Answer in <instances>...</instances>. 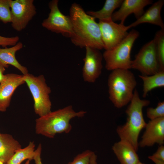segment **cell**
Returning a JSON list of instances; mask_svg holds the SVG:
<instances>
[{"mask_svg": "<svg viewBox=\"0 0 164 164\" xmlns=\"http://www.w3.org/2000/svg\"><path fill=\"white\" fill-rule=\"evenodd\" d=\"M58 0H53L49 3L50 12L48 17L42 23L43 27L67 37H71L72 34V23L69 15H66L60 10Z\"/></svg>", "mask_w": 164, "mask_h": 164, "instance_id": "obj_8", "label": "cell"}, {"mask_svg": "<svg viewBox=\"0 0 164 164\" xmlns=\"http://www.w3.org/2000/svg\"><path fill=\"white\" fill-rule=\"evenodd\" d=\"M19 40L18 36L12 37H5L0 36V48H6L8 46H14L15 45Z\"/></svg>", "mask_w": 164, "mask_h": 164, "instance_id": "obj_26", "label": "cell"}, {"mask_svg": "<svg viewBox=\"0 0 164 164\" xmlns=\"http://www.w3.org/2000/svg\"><path fill=\"white\" fill-rule=\"evenodd\" d=\"M22 148L19 142L11 135L0 134V161L6 164L18 150Z\"/></svg>", "mask_w": 164, "mask_h": 164, "instance_id": "obj_18", "label": "cell"}, {"mask_svg": "<svg viewBox=\"0 0 164 164\" xmlns=\"http://www.w3.org/2000/svg\"><path fill=\"white\" fill-rule=\"evenodd\" d=\"M42 151V145L39 143L35 151V155L33 159L35 161V164H43L41 158Z\"/></svg>", "mask_w": 164, "mask_h": 164, "instance_id": "obj_27", "label": "cell"}, {"mask_svg": "<svg viewBox=\"0 0 164 164\" xmlns=\"http://www.w3.org/2000/svg\"><path fill=\"white\" fill-rule=\"evenodd\" d=\"M164 4L163 0H159L152 4L136 20L128 26L129 29L141 24L149 23L159 26L164 29V24L162 19L161 12Z\"/></svg>", "mask_w": 164, "mask_h": 164, "instance_id": "obj_15", "label": "cell"}, {"mask_svg": "<svg viewBox=\"0 0 164 164\" xmlns=\"http://www.w3.org/2000/svg\"><path fill=\"white\" fill-rule=\"evenodd\" d=\"M0 164H4L3 163V162H2L0 161Z\"/></svg>", "mask_w": 164, "mask_h": 164, "instance_id": "obj_33", "label": "cell"}, {"mask_svg": "<svg viewBox=\"0 0 164 164\" xmlns=\"http://www.w3.org/2000/svg\"><path fill=\"white\" fill-rule=\"evenodd\" d=\"M85 48L86 55L83 59V77L85 81L94 83L101 73L103 55L99 50L90 47Z\"/></svg>", "mask_w": 164, "mask_h": 164, "instance_id": "obj_11", "label": "cell"}, {"mask_svg": "<svg viewBox=\"0 0 164 164\" xmlns=\"http://www.w3.org/2000/svg\"><path fill=\"white\" fill-rule=\"evenodd\" d=\"M30 160H28L24 164H29Z\"/></svg>", "mask_w": 164, "mask_h": 164, "instance_id": "obj_31", "label": "cell"}, {"mask_svg": "<svg viewBox=\"0 0 164 164\" xmlns=\"http://www.w3.org/2000/svg\"><path fill=\"white\" fill-rule=\"evenodd\" d=\"M112 149L121 164H136L140 161L137 151L126 140H120L114 143Z\"/></svg>", "mask_w": 164, "mask_h": 164, "instance_id": "obj_16", "label": "cell"}, {"mask_svg": "<svg viewBox=\"0 0 164 164\" xmlns=\"http://www.w3.org/2000/svg\"><path fill=\"white\" fill-rule=\"evenodd\" d=\"M25 83L23 75L13 73L5 75L4 79L0 83V112L6 111L15 91Z\"/></svg>", "mask_w": 164, "mask_h": 164, "instance_id": "obj_13", "label": "cell"}, {"mask_svg": "<svg viewBox=\"0 0 164 164\" xmlns=\"http://www.w3.org/2000/svg\"><path fill=\"white\" fill-rule=\"evenodd\" d=\"M86 113L84 111H75L71 105L51 111L36 119V132L50 138H53L57 134L68 133L72 129L71 120L82 117Z\"/></svg>", "mask_w": 164, "mask_h": 164, "instance_id": "obj_3", "label": "cell"}, {"mask_svg": "<svg viewBox=\"0 0 164 164\" xmlns=\"http://www.w3.org/2000/svg\"><path fill=\"white\" fill-rule=\"evenodd\" d=\"M139 35L137 31L132 29L115 47L105 50L102 55L105 61V68L107 70L131 69V52L134 43Z\"/></svg>", "mask_w": 164, "mask_h": 164, "instance_id": "obj_5", "label": "cell"}, {"mask_svg": "<svg viewBox=\"0 0 164 164\" xmlns=\"http://www.w3.org/2000/svg\"><path fill=\"white\" fill-rule=\"evenodd\" d=\"M154 39L160 69L164 70V29L157 31Z\"/></svg>", "mask_w": 164, "mask_h": 164, "instance_id": "obj_22", "label": "cell"}, {"mask_svg": "<svg viewBox=\"0 0 164 164\" xmlns=\"http://www.w3.org/2000/svg\"><path fill=\"white\" fill-rule=\"evenodd\" d=\"M143 83L142 97H145L153 89L164 86V70L160 71L151 75H139Z\"/></svg>", "mask_w": 164, "mask_h": 164, "instance_id": "obj_20", "label": "cell"}, {"mask_svg": "<svg viewBox=\"0 0 164 164\" xmlns=\"http://www.w3.org/2000/svg\"><path fill=\"white\" fill-rule=\"evenodd\" d=\"M156 159L164 161V146L159 145L156 151L152 155Z\"/></svg>", "mask_w": 164, "mask_h": 164, "instance_id": "obj_28", "label": "cell"}, {"mask_svg": "<svg viewBox=\"0 0 164 164\" xmlns=\"http://www.w3.org/2000/svg\"><path fill=\"white\" fill-rule=\"evenodd\" d=\"M5 66L0 63V83L5 78V75L4 73L5 70Z\"/></svg>", "mask_w": 164, "mask_h": 164, "instance_id": "obj_29", "label": "cell"}, {"mask_svg": "<svg viewBox=\"0 0 164 164\" xmlns=\"http://www.w3.org/2000/svg\"><path fill=\"white\" fill-rule=\"evenodd\" d=\"M153 2L152 0H123L119 9L113 13L111 19L114 22L120 21V23L124 24L126 18L132 14L137 19L144 13V8Z\"/></svg>", "mask_w": 164, "mask_h": 164, "instance_id": "obj_14", "label": "cell"}, {"mask_svg": "<svg viewBox=\"0 0 164 164\" xmlns=\"http://www.w3.org/2000/svg\"><path fill=\"white\" fill-rule=\"evenodd\" d=\"M150 103V101L148 100L141 99L138 91L135 89L125 111L127 115L126 121L116 128L117 133L120 140L128 142L137 152L139 147V134L146 124L144 118L142 109Z\"/></svg>", "mask_w": 164, "mask_h": 164, "instance_id": "obj_2", "label": "cell"}, {"mask_svg": "<svg viewBox=\"0 0 164 164\" xmlns=\"http://www.w3.org/2000/svg\"><path fill=\"white\" fill-rule=\"evenodd\" d=\"M123 0H106L103 8L97 11H90L87 13L95 19L99 21L111 19L112 15L114 10L120 7Z\"/></svg>", "mask_w": 164, "mask_h": 164, "instance_id": "obj_19", "label": "cell"}, {"mask_svg": "<svg viewBox=\"0 0 164 164\" xmlns=\"http://www.w3.org/2000/svg\"><path fill=\"white\" fill-rule=\"evenodd\" d=\"M72 23V42L83 48L90 47L99 50L104 49L100 27L95 19L86 12L79 4H72L69 15Z\"/></svg>", "mask_w": 164, "mask_h": 164, "instance_id": "obj_1", "label": "cell"}, {"mask_svg": "<svg viewBox=\"0 0 164 164\" xmlns=\"http://www.w3.org/2000/svg\"><path fill=\"white\" fill-rule=\"evenodd\" d=\"M146 113L147 117L150 120L164 117V101L159 102L155 108H148Z\"/></svg>", "mask_w": 164, "mask_h": 164, "instance_id": "obj_25", "label": "cell"}, {"mask_svg": "<svg viewBox=\"0 0 164 164\" xmlns=\"http://www.w3.org/2000/svg\"><path fill=\"white\" fill-rule=\"evenodd\" d=\"M98 23L105 50H111L120 43L128 35V26L118 24L112 19L99 21Z\"/></svg>", "mask_w": 164, "mask_h": 164, "instance_id": "obj_10", "label": "cell"}, {"mask_svg": "<svg viewBox=\"0 0 164 164\" xmlns=\"http://www.w3.org/2000/svg\"><path fill=\"white\" fill-rule=\"evenodd\" d=\"M35 148L34 142H30L26 147L17 150L6 164H20L26 159H33Z\"/></svg>", "mask_w": 164, "mask_h": 164, "instance_id": "obj_21", "label": "cell"}, {"mask_svg": "<svg viewBox=\"0 0 164 164\" xmlns=\"http://www.w3.org/2000/svg\"><path fill=\"white\" fill-rule=\"evenodd\" d=\"M131 68L139 71L142 75L149 76L161 71L154 39L144 45L132 60Z\"/></svg>", "mask_w": 164, "mask_h": 164, "instance_id": "obj_7", "label": "cell"}, {"mask_svg": "<svg viewBox=\"0 0 164 164\" xmlns=\"http://www.w3.org/2000/svg\"><path fill=\"white\" fill-rule=\"evenodd\" d=\"M137 81L129 69H117L112 70L108 80L109 98L114 106L121 108L130 102Z\"/></svg>", "mask_w": 164, "mask_h": 164, "instance_id": "obj_4", "label": "cell"}, {"mask_svg": "<svg viewBox=\"0 0 164 164\" xmlns=\"http://www.w3.org/2000/svg\"><path fill=\"white\" fill-rule=\"evenodd\" d=\"M97 156L90 150H86L77 155L68 164H97Z\"/></svg>", "mask_w": 164, "mask_h": 164, "instance_id": "obj_23", "label": "cell"}, {"mask_svg": "<svg viewBox=\"0 0 164 164\" xmlns=\"http://www.w3.org/2000/svg\"><path fill=\"white\" fill-rule=\"evenodd\" d=\"M23 44L21 42H18L15 45L10 48H0V63L5 67L8 68L9 65H11L19 70L23 75L28 73L27 68L21 64L15 57L16 52L21 49Z\"/></svg>", "mask_w": 164, "mask_h": 164, "instance_id": "obj_17", "label": "cell"}, {"mask_svg": "<svg viewBox=\"0 0 164 164\" xmlns=\"http://www.w3.org/2000/svg\"><path fill=\"white\" fill-rule=\"evenodd\" d=\"M11 0H0V21L6 24L11 22Z\"/></svg>", "mask_w": 164, "mask_h": 164, "instance_id": "obj_24", "label": "cell"}, {"mask_svg": "<svg viewBox=\"0 0 164 164\" xmlns=\"http://www.w3.org/2000/svg\"><path fill=\"white\" fill-rule=\"evenodd\" d=\"M23 75V79L32 95L36 114L40 117L51 112L52 104L49 97L51 90L46 84L44 76H35L29 73Z\"/></svg>", "mask_w": 164, "mask_h": 164, "instance_id": "obj_6", "label": "cell"}, {"mask_svg": "<svg viewBox=\"0 0 164 164\" xmlns=\"http://www.w3.org/2000/svg\"><path fill=\"white\" fill-rule=\"evenodd\" d=\"M0 134H1V133H0Z\"/></svg>", "mask_w": 164, "mask_h": 164, "instance_id": "obj_34", "label": "cell"}, {"mask_svg": "<svg viewBox=\"0 0 164 164\" xmlns=\"http://www.w3.org/2000/svg\"><path fill=\"white\" fill-rule=\"evenodd\" d=\"M148 158L152 161L155 164H164V161L156 159L151 155L149 156Z\"/></svg>", "mask_w": 164, "mask_h": 164, "instance_id": "obj_30", "label": "cell"}, {"mask_svg": "<svg viewBox=\"0 0 164 164\" xmlns=\"http://www.w3.org/2000/svg\"><path fill=\"white\" fill-rule=\"evenodd\" d=\"M136 164H145L142 163V162H140L139 161L138 162H137Z\"/></svg>", "mask_w": 164, "mask_h": 164, "instance_id": "obj_32", "label": "cell"}, {"mask_svg": "<svg viewBox=\"0 0 164 164\" xmlns=\"http://www.w3.org/2000/svg\"><path fill=\"white\" fill-rule=\"evenodd\" d=\"M145 131L138 142L139 147H151L155 144L164 143V117L150 120L146 123Z\"/></svg>", "mask_w": 164, "mask_h": 164, "instance_id": "obj_12", "label": "cell"}, {"mask_svg": "<svg viewBox=\"0 0 164 164\" xmlns=\"http://www.w3.org/2000/svg\"><path fill=\"white\" fill-rule=\"evenodd\" d=\"M33 0H11V25L16 31L24 29L36 13Z\"/></svg>", "mask_w": 164, "mask_h": 164, "instance_id": "obj_9", "label": "cell"}]
</instances>
